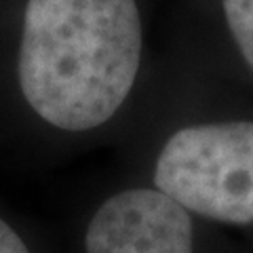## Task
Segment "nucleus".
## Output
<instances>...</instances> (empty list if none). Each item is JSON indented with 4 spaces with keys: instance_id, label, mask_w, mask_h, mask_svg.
<instances>
[{
    "instance_id": "obj_4",
    "label": "nucleus",
    "mask_w": 253,
    "mask_h": 253,
    "mask_svg": "<svg viewBox=\"0 0 253 253\" xmlns=\"http://www.w3.org/2000/svg\"><path fill=\"white\" fill-rule=\"evenodd\" d=\"M230 34L253 70V0H221Z\"/></svg>"
},
{
    "instance_id": "obj_2",
    "label": "nucleus",
    "mask_w": 253,
    "mask_h": 253,
    "mask_svg": "<svg viewBox=\"0 0 253 253\" xmlns=\"http://www.w3.org/2000/svg\"><path fill=\"white\" fill-rule=\"evenodd\" d=\"M154 184L186 211L251 224L253 123H209L173 133L158 154Z\"/></svg>"
},
{
    "instance_id": "obj_5",
    "label": "nucleus",
    "mask_w": 253,
    "mask_h": 253,
    "mask_svg": "<svg viewBox=\"0 0 253 253\" xmlns=\"http://www.w3.org/2000/svg\"><path fill=\"white\" fill-rule=\"evenodd\" d=\"M0 253H30L26 243L4 219H0Z\"/></svg>"
},
{
    "instance_id": "obj_3",
    "label": "nucleus",
    "mask_w": 253,
    "mask_h": 253,
    "mask_svg": "<svg viewBox=\"0 0 253 253\" xmlns=\"http://www.w3.org/2000/svg\"><path fill=\"white\" fill-rule=\"evenodd\" d=\"M86 253H194L190 213L158 190H125L108 199L84 234Z\"/></svg>"
},
{
    "instance_id": "obj_1",
    "label": "nucleus",
    "mask_w": 253,
    "mask_h": 253,
    "mask_svg": "<svg viewBox=\"0 0 253 253\" xmlns=\"http://www.w3.org/2000/svg\"><path fill=\"white\" fill-rule=\"evenodd\" d=\"M139 59L135 0H28L19 86L49 125L89 131L108 123L129 97Z\"/></svg>"
}]
</instances>
